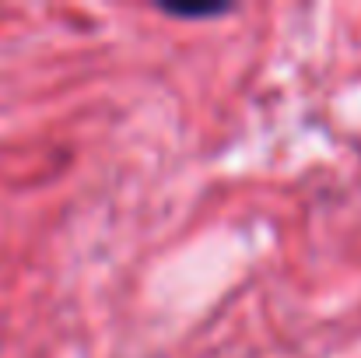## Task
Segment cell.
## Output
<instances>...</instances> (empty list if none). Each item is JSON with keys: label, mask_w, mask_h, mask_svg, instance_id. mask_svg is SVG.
Wrapping results in <instances>:
<instances>
[{"label": "cell", "mask_w": 361, "mask_h": 358, "mask_svg": "<svg viewBox=\"0 0 361 358\" xmlns=\"http://www.w3.org/2000/svg\"><path fill=\"white\" fill-rule=\"evenodd\" d=\"M158 11L165 18H176V21H214V18H225L235 11V4L228 0H207V4H176V0H158Z\"/></svg>", "instance_id": "cell-1"}]
</instances>
